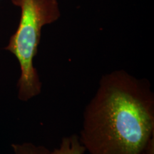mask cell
<instances>
[{"label":"cell","instance_id":"1","mask_svg":"<svg viewBox=\"0 0 154 154\" xmlns=\"http://www.w3.org/2000/svg\"><path fill=\"white\" fill-rule=\"evenodd\" d=\"M79 140L89 154H143L154 137V94L125 70L101 76L83 113Z\"/></svg>","mask_w":154,"mask_h":154},{"label":"cell","instance_id":"2","mask_svg":"<svg viewBox=\"0 0 154 154\" xmlns=\"http://www.w3.org/2000/svg\"><path fill=\"white\" fill-rule=\"evenodd\" d=\"M20 8V20L16 32L5 49L18 61L21 74L17 83L18 98L27 101L42 92V83L34 66L42 29L60 18L58 0H11Z\"/></svg>","mask_w":154,"mask_h":154},{"label":"cell","instance_id":"3","mask_svg":"<svg viewBox=\"0 0 154 154\" xmlns=\"http://www.w3.org/2000/svg\"><path fill=\"white\" fill-rule=\"evenodd\" d=\"M85 152L86 149L81 143L79 136L74 134L63 138L59 147L50 154H84Z\"/></svg>","mask_w":154,"mask_h":154},{"label":"cell","instance_id":"4","mask_svg":"<svg viewBox=\"0 0 154 154\" xmlns=\"http://www.w3.org/2000/svg\"><path fill=\"white\" fill-rule=\"evenodd\" d=\"M14 154H50L51 151L42 145L32 143H14L11 145Z\"/></svg>","mask_w":154,"mask_h":154},{"label":"cell","instance_id":"5","mask_svg":"<svg viewBox=\"0 0 154 154\" xmlns=\"http://www.w3.org/2000/svg\"><path fill=\"white\" fill-rule=\"evenodd\" d=\"M143 154H154V137L149 140L144 150Z\"/></svg>","mask_w":154,"mask_h":154},{"label":"cell","instance_id":"6","mask_svg":"<svg viewBox=\"0 0 154 154\" xmlns=\"http://www.w3.org/2000/svg\"><path fill=\"white\" fill-rule=\"evenodd\" d=\"M2 1V0H0V2H1Z\"/></svg>","mask_w":154,"mask_h":154}]
</instances>
